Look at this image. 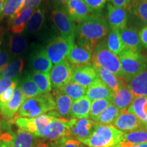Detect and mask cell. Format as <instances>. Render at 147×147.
Returning <instances> with one entry per match:
<instances>
[{
    "instance_id": "cell-1",
    "label": "cell",
    "mask_w": 147,
    "mask_h": 147,
    "mask_svg": "<svg viewBox=\"0 0 147 147\" xmlns=\"http://www.w3.org/2000/svg\"><path fill=\"white\" fill-rule=\"evenodd\" d=\"M108 34V25L104 18L97 14L89 15L76 27L77 45L93 52L96 46Z\"/></svg>"
},
{
    "instance_id": "cell-2",
    "label": "cell",
    "mask_w": 147,
    "mask_h": 147,
    "mask_svg": "<svg viewBox=\"0 0 147 147\" xmlns=\"http://www.w3.org/2000/svg\"><path fill=\"white\" fill-rule=\"evenodd\" d=\"M124 134L113 125L96 123L93 134L80 142L88 147H117L122 142Z\"/></svg>"
},
{
    "instance_id": "cell-3",
    "label": "cell",
    "mask_w": 147,
    "mask_h": 147,
    "mask_svg": "<svg viewBox=\"0 0 147 147\" xmlns=\"http://www.w3.org/2000/svg\"><path fill=\"white\" fill-rule=\"evenodd\" d=\"M55 109V98L52 93L41 94L25 99L18 110L16 119L18 117L34 118L47 114Z\"/></svg>"
},
{
    "instance_id": "cell-4",
    "label": "cell",
    "mask_w": 147,
    "mask_h": 147,
    "mask_svg": "<svg viewBox=\"0 0 147 147\" xmlns=\"http://www.w3.org/2000/svg\"><path fill=\"white\" fill-rule=\"evenodd\" d=\"M119 58L123 78L126 82L138 76L147 67V57L137 51L125 49L119 55Z\"/></svg>"
},
{
    "instance_id": "cell-5",
    "label": "cell",
    "mask_w": 147,
    "mask_h": 147,
    "mask_svg": "<svg viewBox=\"0 0 147 147\" xmlns=\"http://www.w3.org/2000/svg\"><path fill=\"white\" fill-rule=\"evenodd\" d=\"M92 63L93 65L100 66L123 79L120 59L117 55L108 49L105 40L100 42L95 48L92 57Z\"/></svg>"
},
{
    "instance_id": "cell-6",
    "label": "cell",
    "mask_w": 147,
    "mask_h": 147,
    "mask_svg": "<svg viewBox=\"0 0 147 147\" xmlns=\"http://www.w3.org/2000/svg\"><path fill=\"white\" fill-rule=\"evenodd\" d=\"M75 39H66L61 36L51 40L46 47L45 51L53 65H57L64 60L74 45Z\"/></svg>"
},
{
    "instance_id": "cell-7",
    "label": "cell",
    "mask_w": 147,
    "mask_h": 147,
    "mask_svg": "<svg viewBox=\"0 0 147 147\" xmlns=\"http://www.w3.org/2000/svg\"><path fill=\"white\" fill-rule=\"evenodd\" d=\"M55 118V116L49 112L34 118L18 117L14 123L18 128L28 131L38 138H42L45 129Z\"/></svg>"
},
{
    "instance_id": "cell-8",
    "label": "cell",
    "mask_w": 147,
    "mask_h": 147,
    "mask_svg": "<svg viewBox=\"0 0 147 147\" xmlns=\"http://www.w3.org/2000/svg\"><path fill=\"white\" fill-rule=\"evenodd\" d=\"M74 70L67 59L55 65L49 73L51 86L53 90H60L71 81Z\"/></svg>"
},
{
    "instance_id": "cell-9",
    "label": "cell",
    "mask_w": 147,
    "mask_h": 147,
    "mask_svg": "<svg viewBox=\"0 0 147 147\" xmlns=\"http://www.w3.org/2000/svg\"><path fill=\"white\" fill-rule=\"evenodd\" d=\"M51 16L55 27L58 29L61 37L66 39H75L76 26L65 10L61 8L55 9L52 12Z\"/></svg>"
},
{
    "instance_id": "cell-10",
    "label": "cell",
    "mask_w": 147,
    "mask_h": 147,
    "mask_svg": "<svg viewBox=\"0 0 147 147\" xmlns=\"http://www.w3.org/2000/svg\"><path fill=\"white\" fill-rule=\"evenodd\" d=\"M71 119L55 117L44 130L42 138L49 141H55L63 137L71 136Z\"/></svg>"
},
{
    "instance_id": "cell-11",
    "label": "cell",
    "mask_w": 147,
    "mask_h": 147,
    "mask_svg": "<svg viewBox=\"0 0 147 147\" xmlns=\"http://www.w3.org/2000/svg\"><path fill=\"white\" fill-rule=\"evenodd\" d=\"M37 140L34 135L20 128L13 132H0V140L8 142L10 147H33Z\"/></svg>"
},
{
    "instance_id": "cell-12",
    "label": "cell",
    "mask_w": 147,
    "mask_h": 147,
    "mask_svg": "<svg viewBox=\"0 0 147 147\" xmlns=\"http://www.w3.org/2000/svg\"><path fill=\"white\" fill-rule=\"evenodd\" d=\"M124 133H128L146 127V125L136 115L127 110L121 111L112 125Z\"/></svg>"
},
{
    "instance_id": "cell-13",
    "label": "cell",
    "mask_w": 147,
    "mask_h": 147,
    "mask_svg": "<svg viewBox=\"0 0 147 147\" xmlns=\"http://www.w3.org/2000/svg\"><path fill=\"white\" fill-rule=\"evenodd\" d=\"M70 127V136L78 140L89 138L95 130L96 122L91 119H74Z\"/></svg>"
},
{
    "instance_id": "cell-14",
    "label": "cell",
    "mask_w": 147,
    "mask_h": 147,
    "mask_svg": "<svg viewBox=\"0 0 147 147\" xmlns=\"http://www.w3.org/2000/svg\"><path fill=\"white\" fill-rule=\"evenodd\" d=\"M25 100V97L18 86L14 91L12 100L0 108V114L3 118L8 121L9 123L15 122L18 110Z\"/></svg>"
},
{
    "instance_id": "cell-15",
    "label": "cell",
    "mask_w": 147,
    "mask_h": 147,
    "mask_svg": "<svg viewBox=\"0 0 147 147\" xmlns=\"http://www.w3.org/2000/svg\"><path fill=\"white\" fill-rule=\"evenodd\" d=\"M92 57L93 52L77 44H74L67 55V60L75 69L83 66L91 65Z\"/></svg>"
},
{
    "instance_id": "cell-16",
    "label": "cell",
    "mask_w": 147,
    "mask_h": 147,
    "mask_svg": "<svg viewBox=\"0 0 147 147\" xmlns=\"http://www.w3.org/2000/svg\"><path fill=\"white\" fill-rule=\"evenodd\" d=\"M52 93L55 98V109L50 113L57 118H70L69 113L73 100L60 90H53Z\"/></svg>"
},
{
    "instance_id": "cell-17",
    "label": "cell",
    "mask_w": 147,
    "mask_h": 147,
    "mask_svg": "<svg viewBox=\"0 0 147 147\" xmlns=\"http://www.w3.org/2000/svg\"><path fill=\"white\" fill-rule=\"evenodd\" d=\"M107 18L112 29L123 30L127 27L128 16L124 8L116 7L111 3L108 4Z\"/></svg>"
},
{
    "instance_id": "cell-18",
    "label": "cell",
    "mask_w": 147,
    "mask_h": 147,
    "mask_svg": "<svg viewBox=\"0 0 147 147\" xmlns=\"http://www.w3.org/2000/svg\"><path fill=\"white\" fill-rule=\"evenodd\" d=\"M98 78L93 65H86L74 70L71 81L88 88Z\"/></svg>"
},
{
    "instance_id": "cell-19",
    "label": "cell",
    "mask_w": 147,
    "mask_h": 147,
    "mask_svg": "<svg viewBox=\"0 0 147 147\" xmlns=\"http://www.w3.org/2000/svg\"><path fill=\"white\" fill-rule=\"evenodd\" d=\"M30 65L35 72L48 74L53 67V64L44 49H37L32 53L30 57Z\"/></svg>"
},
{
    "instance_id": "cell-20",
    "label": "cell",
    "mask_w": 147,
    "mask_h": 147,
    "mask_svg": "<svg viewBox=\"0 0 147 147\" xmlns=\"http://www.w3.org/2000/svg\"><path fill=\"white\" fill-rule=\"evenodd\" d=\"M34 10L24 8L21 12L9 18L8 25L10 32L14 34L21 35L24 32L27 22L34 13Z\"/></svg>"
},
{
    "instance_id": "cell-21",
    "label": "cell",
    "mask_w": 147,
    "mask_h": 147,
    "mask_svg": "<svg viewBox=\"0 0 147 147\" xmlns=\"http://www.w3.org/2000/svg\"><path fill=\"white\" fill-rule=\"evenodd\" d=\"M93 67H95L98 78L109 87V89L113 92V95L117 93V91L121 87L127 84L124 79L119 78L106 69L102 68L100 66L93 65Z\"/></svg>"
},
{
    "instance_id": "cell-22",
    "label": "cell",
    "mask_w": 147,
    "mask_h": 147,
    "mask_svg": "<svg viewBox=\"0 0 147 147\" xmlns=\"http://www.w3.org/2000/svg\"><path fill=\"white\" fill-rule=\"evenodd\" d=\"M65 10L74 22L78 23L91 13V10L82 0H71L65 5Z\"/></svg>"
},
{
    "instance_id": "cell-23",
    "label": "cell",
    "mask_w": 147,
    "mask_h": 147,
    "mask_svg": "<svg viewBox=\"0 0 147 147\" xmlns=\"http://www.w3.org/2000/svg\"><path fill=\"white\" fill-rule=\"evenodd\" d=\"M86 96L93 102L104 99L112 100L113 94L109 87L98 78L89 87L87 88Z\"/></svg>"
},
{
    "instance_id": "cell-24",
    "label": "cell",
    "mask_w": 147,
    "mask_h": 147,
    "mask_svg": "<svg viewBox=\"0 0 147 147\" xmlns=\"http://www.w3.org/2000/svg\"><path fill=\"white\" fill-rule=\"evenodd\" d=\"M121 40L125 49H129L139 52L142 48L140 39L139 32L135 27L125 28L119 31Z\"/></svg>"
},
{
    "instance_id": "cell-25",
    "label": "cell",
    "mask_w": 147,
    "mask_h": 147,
    "mask_svg": "<svg viewBox=\"0 0 147 147\" xmlns=\"http://www.w3.org/2000/svg\"><path fill=\"white\" fill-rule=\"evenodd\" d=\"M126 84L136 97H147V67Z\"/></svg>"
},
{
    "instance_id": "cell-26",
    "label": "cell",
    "mask_w": 147,
    "mask_h": 147,
    "mask_svg": "<svg viewBox=\"0 0 147 147\" xmlns=\"http://www.w3.org/2000/svg\"><path fill=\"white\" fill-rule=\"evenodd\" d=\"M136 97L126 85L121 87L120 89L113 95L112 97V103L119 110V111H125L128 109L132 104Z\"/></svg>"
},
{
    "instance_id": "cell-27",
    "label": "cell",
    "mask_w": 147,
    "mask_h": 147,
    "mask_svg": "<svg viewBox=\"0 0 147 147\" xmlns=\"http://www.w3.org/2000/svg\"><path fill=\"white\" fill-rule=\"evenodd\" d=\"M91 101L87 96H84L74 101L69 116L74 119H88L91 110Z\"/></svg>"
},
{
    "instance_id": "cell-28",
    "label": "cell",
    "mask_w": 147,
    "mask_h": 147,
    "mask_svg": "<svg viewBox=\"0 0 147 147\" xmlns=\"http://www.w3.org/2000/svg\"><path fill=\"white\" fill-rule=\"evenodd\" d=\"M147 142V127L128 133H125L122 142L117 147H131L132 145Z\"/></svg>"
},
{
    "instance_id": "cell-29",
    "label": "cell",
    "mask_w": 147,
    "mask_h": 147,
    "mask_svg": "<svg viewBox=\"0 0 147 147\" xmlns=\"http://www.w3.org/2000/svg\"><path fill=\"white\" fill-rule=\"evenodd\" d=\"M23 67L24 61L22 59L18 58L12 60L0 69V78L17 79Z\"/></svg>"
},
{
    "instance_id": "cell-30",
    "label": "cell",
    "mask_w": 147,
    "mask_h": 147,
    "mask_svg": "<svg viewBox=\"0 0 147 147\" xmlns=\"http://www.w3.org/2000/svg\"><path fill=\"white\" fill-rule=\"evenodd\" d=\"M45 20V10L42 7H39L34 10V13L27 22L25 29L28 33L38 32L43 25Z\"/></svg>"
},
{
    "instance_id": "cell-31",
    "label": "cell",
    "mask_w": 147,
    "mask_h": 147,
    "mask_svg": "<svg viewBox=\"0 0 147 147\" xmlns=\"http://www.w3.org/2000/svg\"><path fill=\"white\" fill-rule=\"evenodd\" d=\"M106 42L108 49L118 57L125 49L118 29H112L108 35Z\"/></svg>"
},
{
    "instance_id": "cell-32",
    "label": "cell",
    "mask_w": 147,
    "mask_h": 147,
    "mask_svg": "<svg viewBox=\"0 0 147 147\" xmlns=\"http://www.w3.org/2000/svg\"><path fill=\"white\" fill-rule=\"evenodd\" d=\"M127 110L136 115L144 122L147 119V97H136Z\"/></svg>"
},
{
    "instance_id": "cell-33",
    "label": "cell",
    "mask_w": 147,
    "mask_h": 147,
    "mask_svg": "<svg viewBox=\"0 0 147 147\" xmlns=\"http://www.w3.org/2000/svg\"><path fill=\"white\" fill-rule=\"evenodd\" d=\"M10 53L14 56H19L25 52L27 49V40L23 36L12 34L8 42Z\"/></svg>"
},
{
    "instance_id": "cell-34",
    "label": "cell",
    "mask_w": 147,
    "mask_h": 147,
    "mask_svg": "<svg viewBox=\"0 0 147 147\" xmlns=\"http://www.w3.org/2000/svg\"><path fill=\"white\" fill-rule=\"evenodd\" d=\"M18 87L21 89L25 99L41 95L38 86L33 80L29 74H27V75L22 79L21 82L18 83Z\"/></svg>"
},
{
    "instance_id": "cell-35",
    "label": "cell",
    "mask_w": 147,
    "mask_h": 147,
    "mask_svg": "<svg viewBox=\"0 0 147 147\" xmlns=\"http://www.w3.org/2000/svg\"><path fill=\"white\" fill-rule=\"evenodd\" d=\"M60 91L70 97L74 102L85 96L87 94V88L80 85L76 82L70 81L65 87L60 89Z\"/></svg>"
},
{
    "instance_id": "cell-36",
    "label": "cell",
    "mask_w": 147,
    "mask_h": 147,
    "mask_svg": "<svg viewBox=\"0 0 147 147\" xmlns=\"http://www.w3.org/2000/svg\"><path fill=\"white\" fill-rule=\"evenodd\" d=\"M120 111L112 103L106 108L95 121L97 123L106 125H112L117 118Z\"/></svg>"
},
{
    "instance_id": "cell-37",
    "label": "cell",
    "mask_w": 147,
    "mask_h": 147,
    "mask_svg": "<svg viewBox=\"0 0 147 147\" xmlns=\"http://www.w3.org/2000/svg\"><path fill=\"white\" fill-rule=\"evenodd\" d=\"M29 75L32 77L36 85L38 86L41 94H45V93L51 92L52 89V86H51L49 74L33 71V72L29 73Z\"/></svg>"
},
{
    "instance_id": "cell-38",
    "label": "cell",
    "mask_w": 147,
    "mask_h": 147,
    "mask_svg": "<svg viewBox=\"0 0 147 147\" xmlns=\"http://www.w3.org/2000/svg\"><path fill=\"white\" fill-rule=\"evenodd\" d=\"M127 9L141 21L147 23V0H133Z\"/></svg>"
},
{
    "instance_id": "cell-39",
    "label": "cell",
    "mask_w": 147,
    "mask_h": 147,
    "mask_svg": "<svg viewBox=\"0 0 147 147\" xmlns=\"http://www.w3.org/2000/svg\"><path fill=\"white\" fill-rule=\"evenodd\" d=\"M24 7L25 0H5L1 15L10 17L21 12Z\"/></svg>"
},
{
    "instance_id": "cell-40",
    "label": "cell",
    "mask_w": 147,
    "mask_h": 147,
    "mask_svg": "<svg viewBox=\"0 0 147 147\" xmlns=\"http://www.w3.org/2000/svg\"><path fill=\"white\" fill-rule=\"evenodd\" d=\"M112 104V100L110 99H104L93 101L91 103V110H90L89 117L92 120L95 121L100 114Z\"/></svg>"
},
{
    "instance_id": "cell-41",
    "label": "cell",
    "mask_w": 147,
    "mask_h": 147,
    "mask_svg": "<svg viewBox=\"0 0 147 147\" xmlns=\"http://www.w3.org/2000/svg\"><path fill=\"white\" fill-rule=\"evenodd\" d=\"M53 147H84V145L72 136H66L55 141H51Z\"/></svg>"
},
{
    "instance_id": "cell-42",
    "label": "cell",
    "mask_w": 147,
    "mask_h": 147,
    "mask_svg": "<svg viewBox=\"0 0 147 147\" xmlns=\"http://www.w3.org/2000/svg\"><path fill=\"white\" fill-rule=\"evenodd\" d=\"M18 79L16 80L15 81L13 82V84L6 89L3 93L0 95V108L3 107V106L5 105L6 104L10 102V101L12 99V97L14 95V91H15L16 88L18 87Z\"/></svg>"
},
{
    "instance_id": "cell-43",
    "label": "cell",
    "mask_w": 147,
    "mask_h": 147,
    "mask_svg": "<svg viewBox=\"0 0 147 147\" xmlns=\"http://www.w3.org/2000/svg\"><path fill=\"white\" fill-rule=\"evenodd\" d=\"M89 7L91 12H99L104 8L108 0H82Z\"/></svg>"
},
{
    "instance_id": "cell-44",
    "label": "cell",
    "mask_w": 147,
    "mask_h": 147,
    "mask_svg": "<svg viewBox=\"0 0 147 147\" xmlns=\"http://www.w3.org/2000/svg\"><path fill=\"white\" fill-rule=\"evenodd\" d=\"M17 79H10L7 78H0V95L3 93L5 90L8 89Z\"/></svg>"
},
{
    "instance_id": "cell-45",
    "label": "cell",
    "mask_w": 147,
    "mask_h": 147,
    "mask_svg": "<svg viewBox=\"0 0 147 147\" xmlns=\"http://www.w3.org/2000/svg\"><path fill=\"white\" fill-rule=\"evenodd\" d=\"M9 60H10L9 53L2 48L0 47V69L8 64Z\"/></svg>"
},
{
    "instance_id": "cell-46",
    "label": "cell",
    "mask_w": 147,
    "mask_h": 147,
    "mask_svg": "<svg viewBox=\"0 0 147 147\" xmlns=\"http://www.w3.org/2000/svg\"><path fill=\"white\" fill-rule=\"evenodd\" d=\"M109 1L116 7L125 9L128 8L133 0H109Z\"/></svg>"
},
{
    "instance_id": "cell-47",
    "label": "cell",
    "mask_w": 147,
    "mask_h": 147,
    "mask_svg": "<svg viewBox=\"0 0 147 147\" xmlns=\"http://www.w3.org/2000/svg\"><path fill=\"white\" fill-rule=\"evenodd\" d=\"M43 0H25V7L24 8H29L33 10H36L39 8L42 1Z\"/></svg>"
},
{
    "instance_id": "cell-48",
    "label": "cell",
    "mask_w": 147,
    "mask_h": 147,
    "mask_svg": "<svg viewBox=\"0 0 147 147\" xmlns=\"http://www.w3.org/2000/svg\"><path fill=\"white\" fill-rule=\"evenodd\" d=\"M141 45L144 48H147V25L143 27L139 32Z\"/></svg>"
},
{
    "instance_id": "cell-49",
    "label": "cell",
    "mask_w": 147,
    "mask_h": 147,
    "mask_svg": "<svg viewBox=\"0 0 147 147\" xmlns=\"http://www.w3.org/2000/svg\"><path fill=\"white\" fill-rule=\"evenodd\" d=\"M33 147H53V146L51 141L49 142V141H47V140L42 138L40 140H37Z\"/></svg>"
},
{
    "instance_id": "cell-50",
    "label": "cell",
    "mask_w": 147,
    "mask_h": 147,
    "mask_svg": "<svg viewBox=\"0 0 147 147\" xmlns=\"http://www.w3.org/2000/svg\"><path fill=\"white\" fill-rule=\"evenodd\" d=\"M71 0H54L55 3L57 5H65Z\"/></svg>"
},
{
    "instance_id": "cell-51",
    "label": "cell",
    "mask_w": 147,
    "mask_h": 147,
    "mask_svg": "<svg viewBox=\"0 0 147 147\" xmlns=\"http://www.w3.org/2000/svg\"><path fill=\"white\" fill-rule=\"evenodd\" d=\"M5 0H0V16L2 14V11H3V5H4Z\"/></svg>"
},
{
    "instance_id": "cell-52",
    "label": "cell",
    "mask_w": 147,
    "mask_h": 147,
    "mask_svg": "<svg viewBox=\"0 0 147 147\" xmlns=\"http://www.w3.org/2000/svg\"><path fill=\"white\" fill-rule=\"evenodd\" d=\"M0 147H10V146L8 142L0 140Z\"/></svg>"
},
{
    "instance_id": "cell-53",
    "label": "cell",
    "mask_w": 147,
    "mask_h": 147,
    "mask_svg": "<svg viewBox=\"0 0 147 147\" xmlns=\"http://www.w3.org/2000/svg\"><path fill=\"white\" fill-rule=\"evenodd\" d=\"M131 147H147V142L146 143H142V144H134V145H132Z\"/></svg>"
},
{
    "instance_id": "cell-54",
    "label": "cell",
    "mask_w": 147,
    "mask_h": 147,
    "mask_svg": "<svg viewBox=\"0 0 147 147\" xmlns=\"http://www.w3.org/2000/svg\"><path fill=\"white\" fill-rule=\"evenodd\" d=\"M84 147H88V146H84Z\"/></svg>"
}]
</instances>
